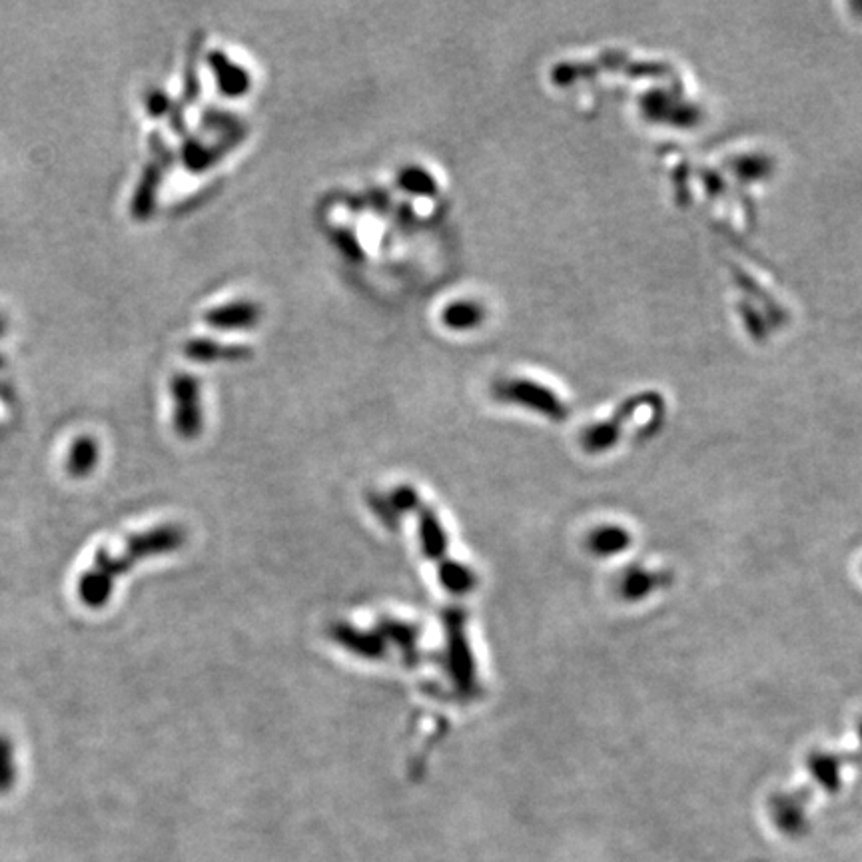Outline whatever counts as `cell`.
Here are the masks:
<instances>
[{
    "instance_id": "1",
    "label": "cell",
    "mask_w": 862,
    "mask_h": 862,
    "mask_svg": "<svg viewBox=\"0 0 862 862\" xmlns=\"http://www.w3.org/2000/svg\"><path fill=\"white\" fill-rule=\"evenodd\" d=\"M185 533L174 526L154 529L149 533H140L137 538L128 541L125 552L108 555L106 552L98 553L94 559V565L82 575L79 581V598L84 605L101 610L104 603L110 598L116 579L130 569L132 565L140 562L142 557H149L154 553L170 552L182 543Z\"/></svg>"
},
{
    "instance_id": "2",
    "label": "cell",
    "mask_w": 862,
    "mask_h": 862,
    "mask_svg": "<svg viewBox=\"0 0 862 862\" xmlns=\"http://www.w3.org/2000/svg\"><path fill=\"white\" fill-rule=\"evenodd\" d=\"M150 152H152V158L142 168L139 185H137L132 202H130V212L137 220H149L154 214L164 176L176 161L174 150L166 144V140L162 139V134L158 132H154L150 137Z\"/></svg>"
},
{
    "instance_id": "3",
    "label": "cell",
    "mask_w": 862,
    "mask_h": 862,
    "mask_svg": "<svg viewBox=\"0 0 862 862\" xmlns=\"http://www.w3.org/2000/svg\"><path fill=\"white\" fill-rule=\"evenodd\" d=\"M174 402V429L185 439H194L202 432V402L200 380L190 374H178L170 380Z\"/></svg>"
},
{
    "instance_id": "4",
    "label": "cell",
    "mask_w": 862,
    "mask_h": 862,
    "mask_svg": "<svg viewBox=\"0 0 862 862\" xmlns=\"http://www.w3.org/2000/svg\"><path fill=\"white\" fill-rule=\"evenodd\" d=\"M240 144V139H219L216 142H204L198 137H188L180 149V161L185 164L186 170H190V173H206Z\"/></svg>"
},
{
    "instance_id": "5",
    "label": "cell",
    "mask_w": 862,
    "mask_h": 862,
    "mask_svg": "<svg viewBox=\"0 0 862 862\" xmlns=\"http://www.w3.org/2000/svg\"><path fill=\"white\" fill-rule=\"evenodd\" d=\"M206 62L216 79L220 93L224 96L241 98L244 94L250 93V88H252L250 72L238 64L236 60H232L226 52L210 50Z\"/></svg>"
},
{
    "instance_id": "6",
    "label": "cell",
    "mask_w": 862,
    "mask_h": 862,
    "mask_svg": "<svg viewBox=\"0 0 862 862\" xmlns=\"http://www.w3.org/2000/svg\"><path fill=\"white\" fill-rule=\"evenodd\" d=\"M262 308L250 302V299H238L231 304H222L204 314V323L222 330V332H234V330H250L260 323Z\"/></svg>"
},
{
    "instance_id": "7",
    "label": "cell",
    "mask_w": 862,
    "mask_h": 862,
    "mask_svg": "<svg viewBox=\"0 0 862 862\" xmlns=\"http://www.w3.org/2000/svg\"><path fill=\"white\" fill-rule=\"evenodd\" d=\"M185 356L198 364H214V362H248L252 359L253 350L250 345L222 344L216 340L198 338L185 344Z\"/></svg>"
},
{
    "instance_id": "8",
    "label": "cell",
    "mask_w": 862,
    "mask_h": 862,
    "mask_svg": "<svg viewBox=\"0 0 862 862\" xmlns=\"http://www.w3.org/2000/svg\"><path fill=\"white\" fill-rule=\"evenodd\" d=\"M483 322V308L472 299L451 302L441 311V323L453 332H468Z\"/></svg>"
},
{
    "instance_id": "9",
    "label": "cell",
    "mask_w": 862,
    "mask_h": 862,
    "mask_svg": "<svg viewBox=\"0 0 862 862\" xmlns=\"http://www.w3.org/2000/svg\"><path fill=\"white\" fill-rule=\"evenodd\" d=\"M497 393H499V398L526 403V405L538 408V410H543V412H555V405L547 398V393L538 390L535 386H529L528 381H509L506 386L497 388Z\"/></svg>"
},
{
    "instance_id": "10",
    "label": "cell",
    "mask_w": 862,
    "mask_h": 862,
    "mask_svg": "<svg viewBox=\"0 0 862 862\" xmlns=\"http://www.w3.org/2000/svg\"><path fill=\"white\" fill-rule=\"evenodd\" d=\"M398 186L403 192L420 198H434L439 192L434 174L427 173L422 166H405L402 173L398 174Z\"/></svg>"
},
{
    "instance_id": "11",
    "label": "cell",
    "mask_w": 862,
    "mask_h": 862,
    "mask_svg": "<svg viewBox=\"0 0 862 862\" xmlns=\"http://www.w3.org/2000/svg\"><path fill=\"white\" fill-rule=\"evenodd\" d=\"M101 448L93 437L82 436L74 439L69 451V472L72 475H86L93 472L98 463Z\"/></svg>"
},
{
    "instance_id": "12",
    "label": "cell",
    "mask_w": 862,
    "mask_h": 862,
    "mask_svg": "<svg viewBox=\"0 0 862 862\" xmlns=\"http://www.w3.org/2000/svg\"><path fill=\"white\" fill-rule=\"evenodd\" d=\"M200 40L202 36L196 35L194 40L188 48L185 67V101L194 104L200 96V74H198V52H200Z\"/></svg>"
},
{
    "instance_id": "13",
    "label": "cell",
    "mask_w": 862,
    "mask_h": 862,
    "mask_svg": "<svg viewBox=\"0 0 862 862\" xmlns=\"http://www.w3.org/2000/svg\"><path fill=\"white\" fill-rule=\"evenodd\" d=\"M330 238H332L335 248L340 250V253L344 256L345 260L356 262V264L364 260V248H362V244L357 241L354 232L345 231V228H335V231L330 234Z\"/></svg>"
},
{
    "instance_id": "14",
    "label": "cell",
    "mask_w": 862,
    "mask_h": 862,
    "mask_svg": "<svg viewBox=\"0 0 862 862\" xmlns=\"http://www.w3.org/2000/svg\"><path fill=\"white\" fill-rule=\"evenodd\" d=\"M14 779H16L14 753H12L11 743L0 736V793L11 791Z\"/></svg>"
},
{
    "instance_id": "15",
    "label": "cell",
    "mask_w": 862,
    "mask_h": 862,
    "mask_svg": "<svg viewBox=\"0 0 862 862\" xmlns=\"http://www.w3.org/2000/svg\"><path fill=\"white\" fill-rule=\"evenodd\" d=\"M144 104H146V110H149L150 116H154V118H162V116L170 115V110L174 108V101L168 96V94L161 91V88H152L146 93L144 96Z\"/></svg>"
},
{
    "instance_id": "16",
    "label": "cell",
    "mask_w": 862,
    "mask_h": 862,
    "mask_svg": "<svg viewBox=\"0 0 862 862\" xmlns=\"http://www.w3.org/2000/svg\"><path fill=\"white\" fill-rule=\"evenodd\" d=\"M422 528H424V545H426L427 553L439 555L444 550V533L439 529V523L432 516V518L424 519Z\"/></svg>"
},
{
    "instance_id": "17",
    "label": "cell",
    "mask_w": 862,
    "mask_h": 862,
    "mask_svg": "<svg viewBox=\"0 0 862 862\" xmlns=\"http://www.w3.org/2000/svg\"><path fill=\"white\" fill-rule=\"evenodd\" d=\"M7 328H9V323H7V318H4V316H0V338L4 335V332H7Z\"/></svg>"
}]
</instances>
